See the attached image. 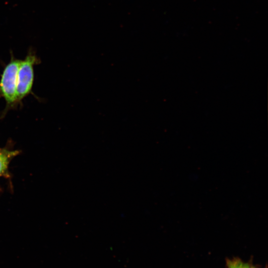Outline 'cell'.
I'll use <instances>...</instances> for the list:
<instances>
[{"mask_svg":"<svg viewBox=\"0 0 268 268\" xmlns=\"http://www.w3.org/2000/svg\"><path fill=\"white\" fill-rule=\"evenodd\" d=\"M21 60L11 59L4 68L0 81V91L7 104L16 100L17 73Z\"/></svg>","mask_w":268,"mask_h":268,"instance_id":"cell-1","label":"cell"},{"mask_svg":"<svg viewBox=\"0 0 268 268\" xmlns=\"http://www.w3.org/2000/svg\"><path fill=\"white\" fill-rule=\"evenodd\" d=\"M36 60L35 56L29 54L21 61L17 73V101L22 99L31 90L34 79L33 65Z\"/></svg>","mask_w":268,"mask_h":268,"instance_id":"cell-2","label":"cell"},{"mask_svg":"<svg viewBox=\"0 0 268 268\" xmlns=\"http://www.w3.org/2000/svg\"><path fill=\"white\" fill-rule=\"evenodd\" d=\"M17 153V151L0 149V176L6 171L11 159Z\"/></svg>","mask_w":268,"mask_h":268,"instance_id":"cell-3","label":"cell"},{"mask_svg":"<svg viewBox=\"0 0 268 268\" xmlns=\"http://www.w3.org/2000/svg\"><path fill=\"white\" fill-rule=\"evenodd\" d=\"M227 268H254L239 259L229 260L227 262Z\"/></svg>","mask_w":268,"mask_h":268,"instance_id":"cell-4","label":"cell"}]
</instances>
